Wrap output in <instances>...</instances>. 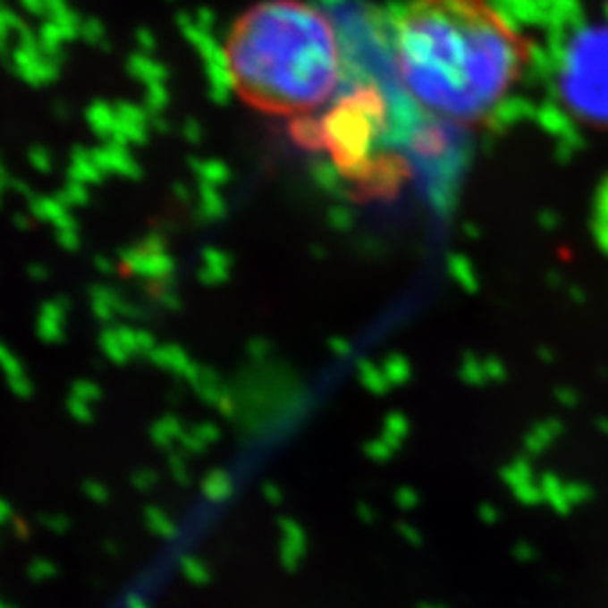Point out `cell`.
<instances>
[{
	"mask_svg": "<svg viewBox=\"0 0 608 608\" xmlns=\"http://www.w3.org/2000/svg\"><path fill=\"white\" fill-rule=\"evenodd\" d=\"M559 433H562V424H557V421H550V424L538 426L532 435L525 437V451H528L529 455H541L547 446L557 440Z\"/></svg>",
	"mask_w": 608,
	"mask_h": 608,
	"instance_id": "5",
	"label": "cell"
},
{
	"mask_svg": "<svg viewBox=\"0 0 608 608\" xmlns=\"http://www.w3.org/2000/svg\"><path fill=\"white\" fill-rule=\"evenodd\" d=\"M419 608H446V606H440V604H421Z\"/></svg>",
	"mask_w": 608,
	"mask_h": 608,
	"instance_id": "15",
	"label": "cell"
},
{
	"mask_svg": "<svg viewBox=\"0 0 608 608\" xmlns=\"http://www.w3.org/2000/svg\"><path fill=\"white\" fill-rule=\"evenodd\" d=\"M566 496H568V501H570L572 510H575V507H579V505H588V502L593 501L595 492L588 482L575 480V482H566Z\"/></svg>",
	"mask_w": 608,
	"mask_h": 608,
	"instance_id": "8",
	"label": "cell"
},
{
	"mask_svg": "<svg viewBox=\"0 0 608 608\" xmlns=\"http://www.w3.org/2000/svg\"><path fill=\"white\" fill-rule=\"evenodd\" d=\"M394 453H397V449H394L393 444H388L384 437H381V440L370 442V444L365 446V455H367V458H370L372 462H376V464L390 462Z\"/></svg>",
	"mask_w": 608,
	"mask_h": 608,
	"instance_id": "10",
	"label": "cell"
},
{
	"mask_svg": "<svg viewBox=\"0 0 608 608\" xmlns=\"http://www.w3.org/2000/svg\"><path fill=\"white\" fill-rule=\"evenodd\" d=\"M477 519L485 525H496L498 520H501V510H498L496 505H492V502H480V507H477Z\"/></svg>",
	"mask_w": 608,
	"mask_h": 608,
	"instance_id": "13",
	"label": "cell"
},
{
	"mask_svg": "<svg viewBox=\"0 0 608 608\" xmlns=\"http://www.w3.org/2000/svg\"><path fill=\"white\" fill-rule=\"evenodd\" d=\"M406 435H408V421L403 419L401 415H390L388 419H385L384 440L388 442V444H393L394 449H399L401 442L406 440Z\"/></svg>",
	"mask_w": 608,
	"mask_h": 608,
	"instance_id": "7",
	"label": "cell"
},
{
	"mask_svg": "<svg viewBox=\"0 0 608 608\" xmlns=\"http://www.w3.org/2000/svg\"><path fill=\"white\" fill-rule=\"evenodd\" d=\"M394 529H397V534L401 536V541L408 543V545H412V547L424 545V534H421L419 529L415 528V525L408 523V520H399V523L394 525Z\"/></svg>",
	"mask_w": 608,
	"mask_h": 608,
	"instance_id": "11",
	"label": "cell"
},
{
	"mask_svg": "<svg viewBox=\"0 0 608 608\" xmlns=\"http://www.w3.org/2000/svg\"><path fill=\"white\" fill-rule=\"evenodd\" d=\"M230 84L271 115H309L336 95L345 47L332 16L307 0H262L230 28L224 50Z\"/></svg>",
	"mask_w": 608,
	"mask_h": 608,
	"instance_id": "2",
	"label": "cell"
},
{
	"mask_svg": "<svg viewBox=\"0 0 608 608\" xmlns=\"http://www.w3.org/2000/svg\"><path fill=\"white\" fill-rule=\"evenodd\" d=\"M534 477L536 476H534L532 464L523 458L514 460V462L505 464V467L501 469V480L505 482V486H510V489H514V486L523 485V482L528 480H534Z\"/></svg>",
	"mask_w": 608,
	"mask_h": 608,
	"instance_id": "6",
	"label": "cell"
},
{
	"mask_svg": "<svg viewBox=\"0 0 608 608\" xmlns=\"http://www.w3.org/2000/svg\"><path fill=\"white\" fill-rule=\"evenodd\" d=\"M393 501H394V505H397L401 511H412L421 505V494L417 492L415 486L401 485V486H397V489H394Z\"/></svg>",
	"mask_w": 608,
	"mask_h": 608,
	"instance_id": "9",
	"label": "cell"
},
{
	"mask_svg": "<svg viewBox=\"0 0 608 608\" xmlns=\"http://www.w3.org/2000/svg\"><path fill=\"white\" fill-rule=\"evenodd\" d=\"M538 485L543 492V502L557 516H570L572 505L566 496V482L553 471H545L538 476Z\"/></svg>",
	"mask_w": 608,
	"mask_h": 608,
	"instance_id": "4",
	"label": "cell"
},
{
	"mask_svg": "<svg viewBox=\"0 0 608 608\" xmlns=\"http://www.w3.org/2000/svg\"><path fill=\"white\" fill-rule=\"evenodd\" d=\"M562 95L577 117L608 129V28H590L568 43Z\"/></svg>",
	"mask_w": 608,
	"mask_h": 608,
	"instance_id": "3",
	"label": "cell"
},
{
	"mask_svg": "<svg viewBox=\"0 0 608 608\" xmlns=\"http://www.w3.org/2000/svg\"><path fill=\"white\" fill-rule=\"evenodd\" d=\"M511 557L520 563H532L538 559V547L529 541H519L511 547Z\"/></svg>",
	"mask_w": 608,
	"mask_h": 608,
	"instance_id": "12",
	"label": "cell"
},
{
	"mask_svg": "<svg viewBox=\"0 0 608 608\" xmlns=\"http://www.w3.org/2000/svg\"><path fill=\"white\" fill-rule=\"evenodd\" d=\"M393 59L426 113L476 127L516 89L529 43L492 0H408L394 16Z\"/></svg>",
	"mask_w": 608,
	"mask_h": 608,
	"instance_id": "1",
	"label": "cell"
},
{
	"mask_svg": "<svg viewBox=\"0 0 608 608\" xmlns=\"http://www.w3.org/2000/svg\"><path fill=\"white\" fill-rule=\"evenodd\" d=\"M359 514H360V520H363V523H375V520H376V511L372 510L370 505H360Z\"/></svg>",
	"mask_w": 608,
	"mask_h": 608,
	"instance_id": "14",
	"label": "cell"
}]
</instances>
